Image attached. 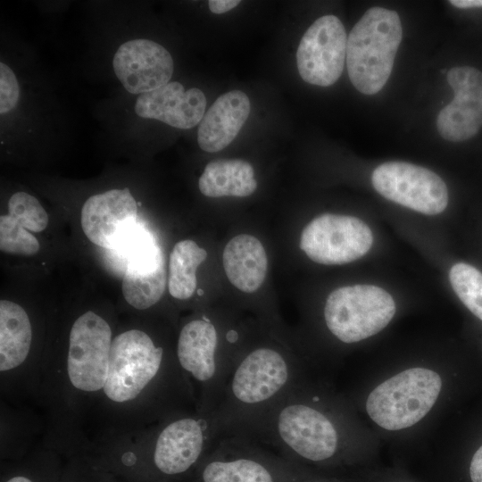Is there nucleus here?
<instances>
[{
  "mask_svg": "<svg viewBox=\"0 0 482 482\" xmlns=\"http://www.w3.org/2000/svg\"><path fill=\"white\" fill-rule=\"evenodd\" d=\"M163 366V348L145 331L130 328L113 337L106 381L95 403L111 435H129L151 420L169 371Z\"/></svg>",
  "mask_w": 482,
  "mask_h": 482,
  "instance_id": "f257e3e1",
  "label": "nucleus"
},
{
  "mask_svg": "<svg viewBox=\"0 0 482 482\" xmlns=\"http://www.w3.org/2000/svg\"><path fill=\"white\" fill-rule=\"evenodd\" d=\"M396 12L382 7L366 11L347 37L346 64L349 79L364 95L380 91L391 74L402 40Z\"/></svg>",
  "mask_w": 482,
  "mask_h": 482,
  "instance_id": "f03ea898",
  "label": "nucleus"
},
{
  "mask_svg": "<svg viewBox=\"0 0 482 482\" xmlns=\"http://www.w3.org/2000/svg\"><path fill=\"white\" fill-rule=\"evenodd\" d=\"M112 339L108 321L93 311L74 320L65 367L58 371L63 378L62 392L69 406L82 410L83 402L96 403L106 381Z\"/></svg>",
  "mask_w": 482,
  "mask_h": 482,
  "instance_id": "7ed1b4c3",
  "label": "nucleus"
},
{
  "mask_svg": "<svg viewBox=\"0 0 482 482\" xmlns=\"http://www.w3.org/2000/svg\"><path fill=\"white\" fill-rule=\"evenodd\" d=\"M438 373L425 368L403 370L376 386L369 395L366 411L387 430L410 428L432 409L440 394Z\"/></svg>",
  "mask_w": 482,
  "mask_h": 482,
  "instance_id": "20e7f679",
  "label": "nucleus"
},
{
  "mask_svg": "<svg viewBox=\"0 0 482 482\" xmlns=\"http://www.w3.org/2000/svg\"><path fill=\"white\" fill-rule=\"evenodd\" d=\"M395 311V303L385 289L357 284L337 288L328 295L324 318L337 338L351 344L380 332L392 320Z\"/></svg>",
  "mask_w": 482,
  "mask_h": 482,
  "instance_id": "39448f33",
  "label": "nucleus"
},
{
  "mask_svg": "<svg viewBox=\"0 0 482 482\" xmlns=\"http://www.w3.org/2000/svg\"><path fill=\"white\" fill-rule=\"evenodd\" d=\"M372 242V232L361 219L324 213L303 228L299 246L317 263L341 265L365 255Z\"/></svg>",
  "mask_w": 482,
  "mask_h": 482,
  "instance_id": "423d86ee",
  "label": "nucleus"
},
{
  "mask_svg": "<svg viewBox=\"0 0 482 482\" xmlns=\"http://www.w3.org/2000/svg\"><path fill=\"white\" fill-rule=\"evenodd\" d=\"M371 182L385 198L423 214H439L448 204L444 180L432 170L410 162L380 164L373 170Z\"/></svg>",
  "mask_w": 482,
  "mask_h": 482,
  "instance_id": "0eeeda50",
  "label": "nucleus"
},
{
  "mask_svg": "<svg viewBox=\"0 0 482 482\" xmlns=\"http://www.w3.org/2000/svg\"><path fill=\"white\" fill-rule=\"evenodd\" d=\"M346 46V32L337 17L318 18L304 32L297 48L296 64L301 78L312 85H333L343 72Z\"/></svg>",
  "mask_w": 482,
  "mask_h": 482,
  "instance_id": "6e6552de",
  "label": "nucleus"
},
{
  "mask_svg": "<svg viewBox=\"0 0 482 482\" xmlns=\"http://www.w3.org/2000/svg\"><path fill=\"white\" fill-rule=\"evenodd\" d=\"M125 254L127 266L122 280L126 302L137 310H145L162 296L166 283V269L160 248L151 235L137 226L120 248Z\"/></svg>",
  "mask_w": 482,
  "mask_h": 482,
  "instance_id": "1a4fd4ad",
  "label": "nucleus"
},
{
  "mask_svg": "<svg viewBox=\"0 0 482 482\" xmlns=\"http://www.w3.org/2000/svg\"><path fill=\"white\" fill-rule=\"evenodd\" d=\"M137 205L129 189H112L87 199L80 221L90 242L117 250L137 225Z\"/></svg>",
  "mask_w": 482,
  "mask_h": 482,
  "instance_id": "9d476101",
  "label": "nucleus"
},
{
  "mask_svg": "<svg viewBox=\"0 0 482 482\" xmlns=\"http://www.w3.org/2000/svg\"><path fill=\"white\" fill-rule=\"evenodd\" d=\"M276 430L282 443L307 460L320 461L337 451L335 426L322 412L309 405H285L277 416Z\"/></svg>",
  "mask_w": 482,
  "mask_h": 482,
  "instance_id": "9b49d317",
  "label": "nucleus"
},
{
  "mask_svg": "<svg viewBox=\"0 0 482 482\" xmlns=\"http://www.w3.org/2000/svg\"><path fill=\"white\" fill-rule=\"evenodd\" d=\"M291 369L278 351L260 347L238 363L230 379V392L243 405H259L274 398L288 383Z\"/></svg>",
  "mask_w": 482,
  "mask_h": 482,
  "instance_id": "f8f14e48",
  "label": "nucleus"
},
{
  "mask_svg": "<svg viewBox=\"0 0 482 482\" xmlns=\"http://www.w3.org/2000/svg\"><path fill=\"white\" fill-rule=\"evenodd\" d=\"M447 81L454 97L440 111L436 128L448 141H464L482 126V72L474 67H454L448 71Z\"/></svg>",
  "mask_w": 482,
  "mask_h": 482,
  "instance_id": "ddd939ff",
  "label": "nucleus"
},
{
  "mask_svg": "<svg viewBox=\"0 0 482 482\" xmlns=\"http://www.w3.org/2000/svg\"><path fill=\"white\" fill-rule=\"evenodd\" d=\"M112 67L125 89L139 95L169 83L174 69L170 54L148 39L122 44L114 54Z\"/></svg>",
  "mask_w": 482,
  "mask_h": 482,
  "instance_id": "4468645a",
  "label": "nucleus"
},
{
  "mask_svg": "<svg viewBox=\"0 0 482 482\" xmlns=\"http://www.w3.org/2000/svg\"><path fill=\"white\" fill-rule=\"evenodd\" d=\"M207 435L204 421L196 416H181L167 422L153 442L154 467L169 476L186 472L200 458Z\"/></svg>",
  "mask_w": 482,
  "mask_h": 482,
  "instance_id": "2eb2a0df",
  "label": "nucleus"
},
{
  "mask_svg": "<svg viewBox=\"0 0 482 482\" xmlns=\"http://www.w3.org/2000/svg\"><path fill=\"white\" fill-rule=\"evenodd\" d=\"M206 107L204 94L198 88L185 90L177 81L139 95L135 112L142 117L187 129L201 122Z\"/></svg>",
  "mask_w": 482,
  "mask_h": 482,
  "instance_id": "dca6fc26",
  "label": "nucleus"
},
{
  "mask_svg": "<svg viewBox=\"0 0 482 482\" xmlns=\"http://www.w3.org/2000/svg\"><path fill=\"white\" fill-rule=\"evenodd\" d=\"M217 347L216 328L206 317L190 320L182 327L176 355L182 374L190 383L204 386L218 377Z\"/></svg>",
  "mask_w": 482,
  "mask_h": 482,
  "instance_id": "f3484780",
  "label": "nucleus"
},
{
  "mask_svg": "<svg viewBox=\"0 0 482 482\" xmlns=\"http://www.w3.org/2000/svg\"><path fill=\"white\" fill-rule=\"evenodd\" d=\"M250 113V101L241 90L219 96L204 113L197 131L202 150L215 153L228 146L237 136Z\"/></svg>",
  "mask_w": 482,
  "mask_h": 482,
  "instance_id": "a211bd4d",
  "label": "nucleus"
},
{
  "mask_svg": "<svg viewBox=\"0 0 482 482\" xmlns=\"http://www.w3.org/2000/svg\"><path fill=\"white\" fill-rule=\"evenodd\" d=\"M32 325L22 306L0 301V372L2 380L24 373L32 345Z\"/></svg>",
  "mask_w": 482,
  "mask_h": 482,
  "instance_id": "6ab92c4d",
  "label": "nucleus"
},
{
  "mask_svg": "<svg viewBox=\"0 0 482 482\" xmlns=\"http://www.w3.org/2000/svg\"><path fill=\"white\" fill-rule=\"evenodd\" d=\"M222 263L229 282L244 293L257 291L266 278V251L260 240L249 234L237 235L228 242Z\"/></svg>",
  "mask_w": 482,
  "mask_h": 482,
  "instance_id": "aec40b11",
  "label": "nucleus"
},
{
  "mask_svg": "<svg viewBox=\"0 0 482 482\" xmlns=\"http://www.w3.org/2000/svg\"><path fill=\"white\" fill-rule=\"evenodd\" d=\"M200 192L208 197L251 195L257 188L253 166L241 159L210 162L198 180Z\"/></svg>",
  "mask_w": 482,
  "mask_h": 482,
  "instance_id": "412c9836",
  "label": "nucleus"
},
{
  "mask_svg": "<svg viewBox=\"0 0 482 482\" xmlns=\"http://www.w3.org/2000/svg\"><path fill=\"white\" fill-rule=\"evenodd\" d=\"M207 252L195 241L178 242L169 260L168 288L170 295L179 300L189 299L196 290V270L205 261Z\"/></svg>",
  "mask_w": 482,
  "mask_h": 482,
  "instance_id": "4be33fe9",
  "label": "nucleus"
},
{
  "mask_svg": "<svg viewBox=\"0 0 482 482\" xmlns=\"http://www.w3.org/2000/svg\"><path fill=\"white\" fill-rule=\"evenodd\" d=\"M204 482H273L270 471L261 463L246 458L214 461L203 470Z\"/></svg>",
  "mask_w": 482,
  "mask_h": 482,
  "instance_id": "5701e85b",
  "label": "nucleus"
},
{
  "mask_svg": "<svg viewBox=\"0 0 482 482\" xmlns=\"http://www.w3.org/2000/svg\"><path fill=\"white\" fill-rule=\"evenodd\" d=\"M449 280L461 303L482 320V272L470 264L458 262L450 269Z\"/></svg>",
  "mask_w": 482,
  "mask_h": 482,
  "instance_id": "b1692460",
  "label": "nucleus"
},
{
  "mask_svg": "<svg viewBox=\"0 0 482 482\" xmlns=\"http://www.w3.org/2000/svg\"><path fill=\"white\" fill-rule=\"evenodd\" d=\"M36 237L10 215L0 217V249L11 254L29 256L39 250Z\"/></svg>",
  "mask_w": 482,
  "mask_h": 482,
  "instance_id": "393cba45",
  "label": "nucleus"
},
{
  "mask_svg": "<svg viewBox=\"0 0 482 482\" xmlns=\"http://www.w3.org/2000/svg\"><path fill=\"white\" fill-rule=\"evenodd\" d=\"M8 215L29 231L41 232L48 224V215L37 199L17 192L8 201Z\"/></svg>",
  "mask_w": 482,
  "mask_h": 482,
  "instance_id": "a878e982",
  "label": "nucleus"
},
{
  "mask_svg": "<svg viewBox=\"0 0 482 482\" xmlns=\"http://www.w3.org/2000/svg\"><path fill=\"white\" fill-rule=\"evenodd\" d=\"M19 85L13 71L5 63H0V112L12 111L19 101Z\"/></svg>",
  "mask_w": 482,
  "mask_h": 482,
  "instance_id": "bb28decb",
  "label": "nucleus"
},
{
  "mask_svg": "<svg viewBox=\"0 0 482 482\" xmlns=\"http://www.w3.org/2000/svg\"><path fill=\"white\" fill-rule=\"evenodd\" d=\"M470 475L472 482H482V445L472 456L470 465Z\"/></svg>",
  "mask_w": 482,
  "mask_h": 482,
  "instance_id": "cd10ccee",
  "label": "nucleus"
},
{
  "mask_svg": "<svg viewBox=\"0 0 482 482\" xmlns=\"http://www.w3.org/2000/svg\"><path fill=\"white\" fill-rule=\"evenodd\" d=\"M239 4L238 0H210L208 2L210 11L216 14L227 12Z\"/></svg>",
  "mask_w": 482,
  "mask_h": 482,
  "instance_id": "c85d7f7f",
  "label": "nucleus"
},
{
  "mask_svg": "<svg viewBox=\"0 0 482 482\" xmlns=\"http://www.w3.org/2000/svg\"><path fill=\"white\" fill-rule=\"evenodd\" d=\"M3 482H37L35 478L27 472H17L10 475Z\"/></svg>",
  "mask_w": 482,
  "mask_h": 482,
  "instance_id": "c756f323",
  "label": "nucleus"
},
{
  "mask_svg": "<svg viewBox=\"0 0 482 482\" xmlns=\"http://www.w3.org/2000/svg\"><path fill=\"white\" fill-rule=\"evenodd\" d=\"M449 3L458 8L482 7V0H450Z\"/></svg>",
  "mask_w": 482,
  "mask_h": 482,
  "instance_id": "7c9ffc66",
  "label": "nucleus"
},
{
  "mask_svg": "<svg viewBox=\"0 0 482 482\" xmlns=\"http://www.w3.org/2000/svg\"><path fill=\"white\" fill-rule=\"evenodd\" d=\"M197 293H198V295H203L202 289H198V290H197Z\"/></svg>",
  "mask_w": 482,
  "mask_h": 482,
  "instance_id": "2f4dec72",
  "label": "nucleus"
}]
</instances>
